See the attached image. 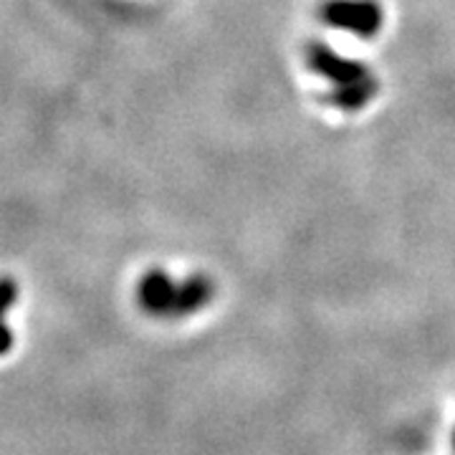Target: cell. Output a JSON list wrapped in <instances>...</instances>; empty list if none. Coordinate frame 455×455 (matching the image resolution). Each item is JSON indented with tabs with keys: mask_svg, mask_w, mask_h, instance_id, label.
Returning <instances> with one entry per match:
<instances>
[{
	"mask_svg": "<svg viewBox=\"0 0 455 455\" xmlns=\"http://www.w3.org/2000/svg\"><path fill=\"white\" fill-rule=\"evenodd\" d=\"M11 301H13V281H0V311L5 309ZM8 341H11V334L0 326V352L8 349Z\"/></svg>",
	"mask_w": 455,
	"mask_h": 455,
	"instance_id": "2",
	"label": "cell"
},
{
	"mask_svg": "<svg viewBox=\"0 0 455 455\" xmlns=\"http://www.w3.org/2000/svg\"><path fill=\"white\" fill-rule=\"evenodd\" d=\"M142 304L157 314H185L205 304L208 283L205 281H188L185 286H172V281L163 274H152L142 283Z\"/></svg>",
	"mask_w": 455,
	"mask_h": 455,
	"instance_id": "1",
	"label": "cell"
}]
</instances>
